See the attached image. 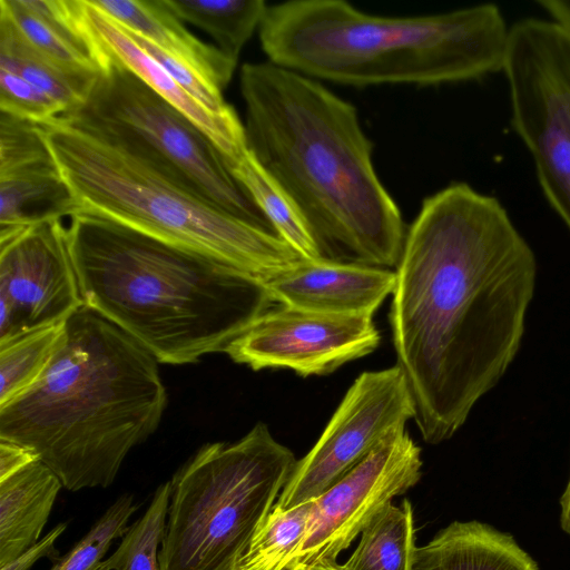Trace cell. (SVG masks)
Instances as JSON below:
<instances>
[{"label": "cell", "instance_id": "8fae6325", "mask_svg": "<svg viewBox=\"0 0 570 570\" xmlns=\"http://www.w3.org/2000/svg\"><path fill=\"white\" fill-rule=\"evenodd\" d=\"M421 448L405 429L384 438L356 466L314 500L306 534L281 570H308L336 560L393 498L422 475Z\"/></svg>", "mask_w": 570, "mask_h": 570}, {"label": "cell", "instance_id": "4dcf8cb0", "mask_svg": "<svg viewBox=\"0 0 570 570\" xmlns=\"http://www.w3.org/2000/svg\"><path fill=\"white\" fill-rule=\"evenodd\" d=\"M66 529V522L58 523L19 557L13 559L11 562L1 566L0 570H29L41 558H48L55 562L60 558V553L56 548V542Z\"/></svg>", "mask_w": 570, "mask_h": 570}, {"label": "cell", "instance_id": "30bf717a", "mask_svg": "<svg viewBox=\"0 0 570 570\" xmlns=\"http://www.w3.org/2000/svg\"><path fill=\"white\" fill-rule=\"evenodd\" d=\"M414 416L412 394L397 365L363 372L314 446L296 462L275 505L288 510L317 499Z\"/></svg>", "mask_w": 570, "mask_h": 570}, {"label": "cell", "instance_id": "9a60e30c", "mask_svg": "<svg viewBox=\"0 0 570 570\" xmlns=\"http://www.w3.org/2000/svg\"><path fill=\"white\" fill-rule=\"evenodd\" d=\"M258 278L279 305L326 314L373 315L393 293L396 273L352 263L302 259Z\"/></svg>", "mask_w": 570, "mask_h": 570}, {"label": "cell", "instance_id": "4316f807", "mask_svg": "<svg viewBox=\"0 0 570 570\" xmlns=\"http://www.w3.org/2000/svg\"><path fill=\"white\" fill-rule=\"evenodd\" d=\"M170 498L169 481L155 491L145 513L121 538L117 550L97 570H159L158 553L166 529Z\"/></svg>", "mask_w": 570, "mask_h": 570}, {"label": "cell", "instance_id": "ba28073f", "mask_svg": "<svg viewBox=\"0 0 570 570\" xmlns=\"http://www.w3.org/2000/svg\"><path fill=\"white\" fill-rule=\"evenodd\" d=\"M62 117L174 174L228 214L276 234L215 144L121 65L109 60L83 105Z\"/></svg>", "mask_w": 570, "mask_h": 570}, {"label": "cell", "instance_id": "cb8c5ba5", "mask_svg": "<svg viewBox=\"0 0 570 570\" xmlns=\"http://www.w3.org/2000/svg\"><path fill=\"white\" fill-rule=\"evenodd\" d=\"M235 178L246 189L272 224L278 237L306 261L323 259L304 219L293 203L247 151L229 165Z\"/></svg>", "mask_w": 570, "mask_h": 570}, {"label": "cell", "instance_id": "7402d4cb", "mask_svg": "<svg viewBox=\"0 0 570 570\" xmlns=\"http://www.w3.org/2000/svg\"><path fill=\"white\" fill-rule=\"evenodd\" d=\"M414 514L405 499L389 504L362 530L361 540L342 570H413L415 554Z\"/></svg>", "mask_w": 570, "mask_h": 570}, {"label": "cell", "instance_id": "3957f363", "mask_svg": "<svg viewBox=\"0 0 570 570\" xmlns=\"http://www.w3.org/2000/svg\"><path fill=\"white\" fill-rule=\"evenodd\" d=\"M66 237L85 305L160 363L225 352L275 304L257 276L90 212Z\"/></svg>", "mask_w": 570, "mask_h": 570}, {"label": "cell", "instance_id": "83f0119b", "mask_svg": "<svg viewBox=\"0 0 570 570\" xmlns=\"http://www.w3.org/2000/svg\"><path fill=\"white\" fill-rule=\"evenodd\" d=\"M137 508L132 494L120 495L49 570H97L112 541L128 530V520Z\"/></svg>", "mask_w": 570, "mask_h": 570}, {"label": "cell", "instance_id": "603a6c76", "mask_svg": "<svg viewBox=\"0 0 570 570\" xmlns=\"http://www.w3.org/2000/svg\"><path fill=\"white\" fill-rule=\"evenodd\" d=\"M181 22L208 33L228 58L238 56L259 28L267 10L264 0H161Z\"/></svg>", "mask_w": 570, "mask_h": 570}, {"label": "cell", "instance_id": "d4e9b609", "mask_svg": "<svg viewBox=\"0 0 570 570\" xmlns=\"http://www.w3.org/2000/svg\"><path fill=\"white\" fill-rule=\"evenodd\" d=\"M66 321L0 343V406L29 390L63 342Z\"/></svg>", "mask_w": 570, "mask_h": 570}, {"label": "cell", "instance_id": "44dd1931", "mask_svg": "<svg viewBox=\"0 0 570 570\" xmlns=\"http://www.w3.org/2000/svg\"><path fill=\"white\" fill-rule=\"evenodd\" d=\"M0 68L10 70L57 101L69 115L89 96L99 73L63 68L24 38L19 29L0 14Z\"/></svg>", "mask_w": 570, "mask_h": 570}, {"label": "cell", "instance_id": "1f68e13d", "mask_svg": "<svg viewBox=\"0 0 570 570\" xmlns=\"http://www.w3.org/2000/svg\"><path fill=\"white\" fill-rule=\"evenodd\" d=\"M40 460L30 448L7 439H0V482L31 463Z\"/></svg>", "mask_w": 570, "mask_h": 570}, {"label": "cell", "instance_id": "5bb4252c", "mask_svg": "<svg viewBox=\"0 0 570 570\" xmlns=\"http://www.w3.org/2000/svg\"><path fill=\"white\" fill-rule=\"evenodd\" d=\"M79 210L40 125L0 112V242Z\"/></svg>", "mask_w": 570, "mask_h": 570}, {"label": "cell", "instance_id": "f1b7e54d", "mask_svg": "<svg viewBox=\"0 0 570 570\" xmlns=\"http://www.w3.org/2000/svg\"><path fill=\"white\" fill-rule=\"evenodd\" d=\"M0 112L37 125L65 115L63 108L17 73L0 68Z\"/></svg>", "mask_w": 570, "mask_h": 570}, {"label": "cell", "instance_id": "9c48e42d", "mask_svg": "<svg viewBox=\"0 0 570 570\" xmlns=\"http://www.w3.org/2000/svg\"><path fill=\"white\" fill-rule=\"evenodd\" d=\"M503 71L512 128L532 156L546 198L570 229V32L534 18L514 23Z\"/></svg>", "mask_w": 570, "mask_h": 570}, {"label": "cell", "instance_id": "52a82bcc", "mask_svg": "<svg viewBox=\"0 0 570 570\" xmlns=\"http://www.w3.org/2000/svg\"><path fill=\"white\" fill-rule=\"evenodd\" d=\"M296 462L262 422L203 445L169 481L159 570H234Z\"/></svg>", "mask_w": 570, "mask_h": 570}, {"label": "cell", "instance_id": "836d02e7", "mask_svg": "<svg viewBox=\"0 0 570 570\" xmlns=\"http://www.w3.org/2000/svg\"><path fill=\"white\" fill-rule=\"evenodd\" d=\"M560 524L562 530L570 535V479L563 494L560 498Z\"/></svg>", "mask_w": 570, "mask_h": 570}, {"label": "cell", "instance_id": "ffe728a7", "mask_svg": "<svg viewBox=\"0 0 570 570\" xmlns=\"http://www.w3.org/2000/svg\"><path fill=\"white\" fill-rule=\"evenodd\" d=\"M62 488L41 460L0 482V567L40 539Z\"/></svg>", "mask_w": 570, "mask_h": 570}, {"label": "cell", "instance_id": "ac0fdd59", "mask_svg": "<svg viewBox=\"0 0 570 570\" xmlns=\"http://www.w3.org/2000/svg\"><path fill=\"white\" fill-rule=\"evenodd\" d=\"M119 24L196 69L222 91L237 61L195 37L161 0H90Z\"/></svg>", "mask_w": 570, "mask_h": 570}, {"label": "cell", "instance_id": "f546056e", "mask_svg": "<svg viewBox=\"0 0 570 570\" xmlns=\"http://www.w3.org/2000/svg\"><path fill=\"white\" fill-rule=\"evenodd\" d=\"M121 28L141 49L153 57L187 94L206 109L217 115H227L235 111L234 108L225 101L222 90L208 81L191 66L164 51L146 38L130 31L124 26H121Z\"/></svg>", "mask_w": 570, "mask_h": 570}, {"label": "cell", "instance_id": "8992f818", "mask_svg": "<svg viewBox=\"0 0 570 570\" xmlns=\"http://www.w3.org/2000/svg\"><path fill=\"white\" fill-rule=\"evenodd\" d=\"M80 210L208 254L257 277L303 258L276 234L68 117L40 125Z\"/></svg>", "mask_w": 570, "mask_h": 570}, {"label": "cell", "instance_id": "277c9868", "mask_svg": "<svg viewBox=\"0 0 570 570\" xmlns=\"http://www.w3.org/2000/svg\"><path fill=\"white\" fill-rule=\"evenodd\" d=\"M158 363L83 305L38 381L0 406V439L33 450L66 490L107 488L160 424L168 396Z\"/></svg>", "mask_w": 570, "mask_h": 570}, {"label": "cell", "instance_id": "2e32d148", "mask_svg": "<svg viewBox=\"0 0 570 570\" xmlns=\"http://www.w3.org/2000/svg\"><path fill=\"white\" fill-rule=\"evenodd\" d=\"M81 14L88 33L98 50L129 69L194 122L219 149L228 165L247 151L244 125L236 111L217 115L187 94L171 76L141 49L108 14L90 0H80Z\"/></svg>", "mask_w": 570, "mask_h": 570}, {"label": "cell", "instance_id": "5b68a950", "mask_svg": "<svg viewBox=\"0 0 570 570\" xmlns=\"http://www.w3.org/2000/svg\"><path fill=\"white\" fill-rule=\"evenodd\" d=\"M258 33L268 61L313 79L433 86L503 70L510 28L493 3L383 17L343 0H295L268 6Z\"/></svg>", "mask_w": 570, "mask_h": 570}, {"label": "cell", "instance_id": "e575fe53", "mask_svg": "<svg viewBox=\"0 0 570 570\" xmlns=\"http://www.w3.org/2000/svg\"><path fill=\"white\" fill-rule=\"evenodd\" d=\"M308 570H342V569H341V564H338L336 562V560H324V561L316 563Z\"/></svg>", "mask_w": 570, "mask_h": 570}, {"label": "cell", "instance_id": "7c38bea8", "mask_svg": "<svg viewBox=\"0 0 570 570\" xmlns=\"http://www.w3.org/2000/svg\"><path fill=\"white\" fill-rule=\"evenodd\" d=\"M381 335L373 315L326 314L281 305L257 318L225 350L254 371L288 368L326 375L374 352Z\"/></svg>", "mask_w": 570, "mask_h": 570}, {"label": "cell", "instance_id": "7a4b0ae2", "mask_svg": "<svg viewBox=\"0 0 570 570\" xmlns=\"http://www.w3.org/2000/svg\"><path fill=\"white\" fill-rule=\"evenodd\" d=\"M250 154L293 203L323 259L396 267L406 230L356 108L271 61L240 70Z\"/></svg>", "mask_w": 570, "mask_h": 570}, {"label": "cell", "instance_id": "6da1fadb", "mask_svg": "<svg viewBox=\"0 0 570 570\" xmlns=\"http://www.w3.org/2000/svg\"><path fill=\"white\" fill-rule=\"evenodd\" d=\"M390 323L423 440L465 423L519 352L535 256L493 196L453 183L426 197L406 230Z\"/></svg>", "mask_w": 570, "mask_h": 570}, {"label": "cell", "instance_id": "e0dca14e", "mask_svg": "<svg viewBox=\"0 0 570 570\" xmlns=\"http://www.w3.org/2000/svg\"><path fill=\"white\" fill-rule=\"evenodd\" d=\"M0 14L63 68L99 73L109 63L85 27L80 0H0Z\"/></svg>", "mask_w": 570, "mask_h": 570}, {"label": "cell", "instance_id": "4fadbf2b", "mask_svg": "<svg viewBox=\"0 0 570 570\" xmlns=\"http://www.w3.org/2000/svg\"><path fill=\"white\" fill-rule=\"evenodd\" d=\"M83 305L62 220L0 242V343L65 322Z\"/></svg>", "mask_w": 570, "mask_h": 570}, {"label": "cell", "instance_id": "d6986e66", "mask_svg": "<svg viewBox=\"0 0 570 570\" xmlns=\"http://www.w3.org/2000/svg\"><path fill=\"white\" fill-rule=\"evenodd\" d=\"M413 570H540L510 533L490 524L454 521L416 549Z\"/></svg>", "mask_w": 570, "mask_h": 570}, {"label": "cell", "instance_id": "484cf974", "mask_svg": "<svg viewBox=\"0 0 570 570\" xmlns=\"http://www.w3.org/2000/svg\"><path fill=\"white\" fill-rule=\"evenodd\" d=\"M313 509L314 500L288 510L274 504L234 570H281L304 539Z\"/></svg>", "mask_w": 570, "mask_h": 570}, {"label": "cell", "instance_id": "d6a6232c", "mask_svg": "<svg viewBox=\"0 0 570 570\" xmlns=\"http://www.w3.org/2000/svg\"><path fill=\"white\" fill-rule=\"evenodd\" d=\"M542 9H544L553 21L570 32V0H538Z\"/></svg>", "mask_w": 570, "mask_h": 570}]
</instances>
